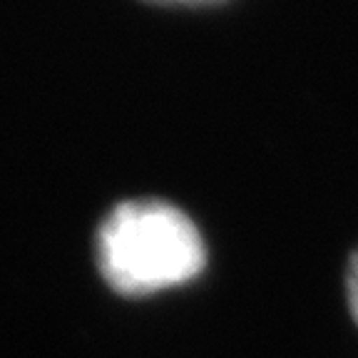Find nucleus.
<instances>
[{
	"mask_svg": "<svg viewBox=\"0 0 358 358\" xmlns=\"http://www.w3.org/2000/svg\"><path fill=\"white\" fill-rule=\"evenodd\" d=\"M97 268L122 296H150L189 284L207 266V246L192 217L164 199L120 201L95 236Z\"/></svg>",
	"mask_w": 358,
	"mask_h": 358,
	"instance_id": "obj_1",
	"label": "nucleus"
},
{
	"mask_svg": "<svg viewBox=\"0 0 358 358\" xmlns=\"http://www.w3.org/2000/svg\"><path fill=\"white\" fill-rule=\"evenodd\" d=\"M346 301H348V311H351L353 321L358 326V249L351 254L346 266Z\"/></svg>",
	"mask_w": 358,
	"mask_h": 358,
	"instance_id": "obj_2",
	"label": "nucleus"
},
{
	"mask_svg": "<svg viewBox=\"0 0 358 358\" xmlns=\"http://www.w3.org/2000/svg\"><path fill=\"white\" fill-rule=\"evenodd\" d=\"M179 3H189V0H179ZM192 3H194V0H192Z\"/></svg>",
	"mask_w": 358,
	"mask_h": 358,
	"instance_id": "obj_3",
	"label": "nucleus"
}]
</instances>
